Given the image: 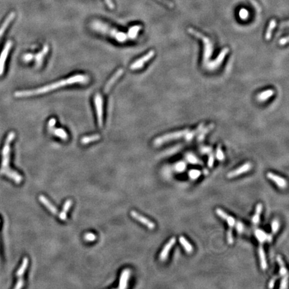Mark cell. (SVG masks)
I'll list each match as a JSON object with an SVG mask.
<instances>
[{
	"label": "cell",
	"instance_id": "obj_1",
	"mask_svg": "<svg viewBox=\"0 0 289 289\" xmlns=\"http://www.w3.org/2000/svg\"><path fill=\"white\" fill-rule=\"evenodd\" d=\"M90 78L88 75L79 74L68 77V78H67L66 79L61 80L60 81L56 82V83L44 86L41 88H38L30 90L18 91V92H16L15 93V96L16 97H28V96H34L37 94H45L50 92V91L53 90H56L61 87H63V86H66V85H70L74 84H87Z\"/></svg>",
	"mask_w": 289,
	"mask_h": 289
},
{
	"label": "cell",
	"instance_id": "obj_2",
	"mask_svg": "<svg viewBox=\"0 0 289 289\" xmlns=\"http://www.w3.org/2000/svg\"><path fill=\"white\" fill-rule=\"evenodd\" d=\"M16 137V134L12 131L9 133L5 141L2 152V163L0 167V175H4L12 180L16 184H20L23 181V176L16 171L12 170L9 165L10 162L11 143Z\"/></svg>",
	"mask_w": 289,
	"mask_h": 289
},
{
	"label": "cell",
	"instance_id": "obj_3",
	"mask_svg": "<svg viewBox=\"0 0 289 289\" xmlns=\"http://www.w3.org/2000/svg\"><path fill=\"white\" fill-rule=\"evenodd\" d=\"M92 28L95 31H97L103 34L111 37L116 41L123 43L129 39L128 36L124 32H120L108 24L103 22L95 20L92 23Z\"/></svg>",
	"mask_w": 289,
	"mask_h": 289
},
{
	"label": "cell",
	"instance_id": "obj_4",
	"mask_svg": "<svg viewBox=\"0 0 289 289\" xmlns=\"http://www.w3.org/2000/svg\"><path fill=\"white\" fill-rule=\"evenodd\" d=\"M188 32L191 34L194 35V36L197 37V38H200L204 42V63H205V62L208 60L209 58L211 56V54H212V51H213V46L212 44L210 42V39L203 34L200 32H197L194 29L190 28L188 29Z\"/></svg>",
	"mask_w": 289,
	"mask_h": 289
},
{
	"label": "cell",
	"instance_id": "obj_5",
	"mask_svg": "<svg viewBox=\"0 0 289 289\" xmlns=\"http://www.w3.org/2000/svg\"><path fill=\"white\" fill-rule=\"evenodd\" d=\"M189 131H190L189 129H185V130H183V131H177V132L165 134V135L157 138L154 141L153 144L155 147L160 146L162 144H163L165 142H168L171 140H174V139H179V138L182 137L183 136H185Z\"/></svg>",
	"mask_w": 289,
	"mask_h": 289
},
{
	"label": "cell",
	"instance_id": "obj_6",
	"mask_svg": "<svg viewBox=\"0 0 289 289\" xmlns=\"http://www.w3.org/2000/svg\"><path fill=\"white\" fill-rule=\"evenodd\" d=\"M29 264V259L28 257H24L23 258L22 262L20 265V268H18V270L16 272V276L18 278L16 285L14 287L15 289H20L23 288L24 285V280H23V275L25 274V272L26 271V270L28 268Z\"/></svg>",
	"mask_w": 289,
	"mask_h": 289
},
{
	"label": "cell",
	"instance_id": "obj_7",
	"mask_svg": "<svg viewBox=\"0 0 289 289\" xmlns=\"http://www.w3.org/2000/svg\"><path fill=\"white\" fill-rule=\"evenodd\" d=\"M94 103L96 110L97 122L100 127L103 126V100L99 93H96L94 97Z\"/></svg>",
	"mask_w": 289,
	"mask_h": 289
},
{
	"label": "cell",
	"instance_id": "obj_8",
	"mask_svg": "<svg viewBox=\"0 0 289 289\" xmlns=\"http://www.w3.org/2000/svg\"><path fill=\"white\" fill-rule=\"evenodd\" d=\"M12 45L13 43L12 41H8L1 53V55H0V76H2L3 73L5 63H6V59L8 56L9 52L12 47Z\"/></svg>",
	"mask_w": 289,
	"mask_h": 289
},
{
	"label": "cell",
	"instance_id": "obj_9",
	"mask_svg": "<svg viewBox=\"0 0 289 289\" xmlns=\"http://www.w3.org/2000/svg\"><path fill=\"white\" fill-rule=\"evenodd\" d=\"M154 54H155V52H154V50L149 51L146 55H144V56L141 58H139V60L134 62V63H133L130 68H131V69L133 70H135L141 68L142 67L144 66V63H146L147 62H148L149 60H151Z\"/></svg>",
	"mask_w": 289,
	"mask_h": 289
},
{
	"label": "cell",
	"instance_id": "obj_10",
	"mask_svg": "<svg viewBox=\"0 0 289 289\" xmlns=\"http://www.w3.org/2000/svg\"><path fill=\"white\" fill-rule=\"evenodd\" d=\"M131 215L132 218L135 219L136 220L139 221V222H141L143 225L147 226L149 229L153 230L155 228V224H154L152 221L147 219V218H145V217H144L140 214H139L138 212H137L136 211L132 210L131 211Z\"/></svg>",
	"mask_w": 289,
	"mask_h": 289
},
{
	"label": "cell",
	"instance_id": "obj_11",
	"mask_svg": "<svg viewBox=\"0 0 289 289\" xmlns=\"http://www.w3.org/2000/svg\"><path fill=\"white\" fill-rule=\"evenodd\" d=\"M252 168V165L251 164V163H250V162L246 163L242 166H240V167L237 168L236 170H234L232 171L229 172L227 174V177L228 178H229V179L236 177L241 174H243V173H244L249 171Z\"/></svg>",
	"mask_w": 289,
	"mask_h": 289
},
{
	"label": "cell",
	"instance_id": "obj_12",
	"mask_svg": "<svg viewBox=\"0 0 289 289\" xmlns=\"http://www.w3.org/2000/svg\"><path fill=\"white\" fill-rule=\"evenodd\" d=\"M176 242V239L175 237L171 238L169 242L165 245V246L163 247V250H161V252L160 254V259L161 261H165L167 260L169 253H170V250L173 248V246L175 244Z\"/></svg>",
	"mask_w": 289,
	"mask_h": 289
},
{
	"label": "cell",
	"instance_id": "obj_13",
	"mask_svg": "<svg viewBox=\"0 0 289 289\" xmlns=\"http://www.w3.org/2000/svg\"><path fill=\"white\" fill-rule=\"evenodd\" d=\"M267 177L269 180H271V181H274L275 184L280 187L281 189H285L287 186V181L284 178L278 176L277 175H275L274 173H271V172H268L266 174Z\"/></svg>",
	"mask_w": 289,
	"mask_h": 289
},
{
	"label": "cell",
	"instance_id": "obj_14",
	"mask_svg": "<svg viewBox=\"0 0 289 289\" xmlns=\"http://www.w3.org/2000/svg\"><path fill=\"white\" fill-rule=\"evenodd\" d=\"M124 72V70L123 68H119L116 71V72L113 74V76L109 79V80L107 82V83L106 84L105 87L104 89V93L105 94H107L109 93V91L110 89H111L112 86L116 83V81L120 78L121 75L123 74Z\"/></svg>",
	"mask_w": 289,
	"mask_h": 289
},
{
	"label": "cell",
	"instance_id": "obj_15",
	"mask_svg": "<svg viewBox=\"0 0 289 289\" xmlns=\"http://www.w3.org/2000/svg\"><path fill=\"white\" fill-rule=\"evenodd\" d=\"M130 275H131V270L129 268H125L123 270L120 276L119 288L124 289L127 288Z\"/></svg>",
	"mask_w": 289,
	"mask_h": 289
},
{
	"label": "cell",
	"instance_id": "obj_16",
	"mask_svg": "<svg viewBox=\"0 0 289 289\" xmlns=\"http://www.w3.org/2000/svg\"><path fill=\"white\" fill-rule=\"evenodd\" d=\"M38 199H39V201L46 207L48 210L50 211L52 214H54V215L58 214V209L56 208V206L54 205H53L50 202V201L47 198V197H46L44 195H40L39 197H38Z\"/></svg>",
	"mask_w": 289,
	"mask_h": 289
},
{
	"label": "cell",
	"instance_id": "obj_17",
	"mask_svg": "<svg viewBox=\"0 0 289 289\" xmlns=\"http://www.w3.org/2000/svg\"><path fill=\"white\" fill-rule=\"evenodd\" d=\"M49 50H50L49 46L46 44L44 45V48H43V49L39 53H38V54H37L35 56V61H36V65L37 68H40V67L42 66L43 61H44V57L48 54V52H49Z\"/></svg>",
	"mask_w": 289,
	"mask_h": 289
},
{
	"label": "cell",
	"instance_id": "obj_18",
	"mask_svg": "<svg viewBox=\"0 0 289 289\" xmlns=\"http://www.w3.org/2000/svg\"><path fill=\"white\" fill-rule=\"evenodd\" d=\"M72 205V201L71 200H67L62 207V210L58 214V218L62 221H66L67 220V213L70 209Z\"/></svg>",
	"mask_w": 289,
	"mask_h": 289
},
{
	"label": "cell",
	"instance_id": "obj_19",
	"mask_svg": "<svg viewBox=\"0 0 289 289\" xmlns=\"http://www.w3.org/2000/svg\"><path fill=\"white\" fill-rule=\"evenodd\" d=\"M258 255H259V258H260V262H261V268L262 271H266L268 268V265L266 262V254H265L264 250L263 248L262 244L258 248Z\"/></svg>",
	"mask_w": 289,
	"mask_h": 289
},
{
	"label": "cell",
	"instance_id": "obj_20",
	"mask_svg": "<svg viewBox=\"0 0 289 289\" xmlns=\"http://www.w3.org/2000/svg\"><path fill=\"white\" fill-rule=\"evenodd\" d=\"M15 16H16V14L14 12H12L9 14L8 16L6 19V20H5L4 22L3 23L2 26H1V28H0V38H1L2 36L3 35L5 31H6L8 26L12 22V20H13L14 18H15Z\"/></svg>",
	"mask_w": 289,
	"mask_h": 289
},
{
	"label": "cell",
	"instance_id": "obj_21",
	"mask_svg": "<svg viewBox=\"0 0 289 289\" xmlns=\"http://www.w3.org/2000/svg\"><path fill=\"white\" fill-rule=\"evenodd\" d=\"M263 210V205L262 204L259 203L257 204L256 207V211H255V214L252 218V223L254 225L256 226L259 224L260 220H261V214L262 213Z\"/></svg>",
	"mask_w": 289,
	"mask_h": 289
},
{
	"label": "cell",
	"instance_id": "obj_22",
	"mask_svg": "<svg viewBox=\"0 0 289 289\" xmlns=\"http://www.w3.org/2000/svg\"><path fill=\"white\" fill-rule=\"evenodd\" d=\"M50 132L52 133L53 134H54L55 136L60 138L61 139H62V140H64V141H66L68 138V134H67L65 130H64L62 128H56V129L54 128Z\"/></svg>",
	"mask_w": 289,
	"mask_h": 289
},
{
	"label": "cell",
	"instance_id": "obj_23",
	"mask_svg": "<svg viewBox=\"0 0 289 289\" xmlns=\"http://www.w3.org/2000/svg\"><path fill=\"white\" fill-rule=\"evenodd\" d=\"M276 261L280 266V271H279V276H285L288 274V271L285 266V262L283 261L282 258L280 255H278L276 257Z\"/></svg>",
	"mask_w": 289,
	"mask_h": 289
},
{
	"label": "cell",
	"instance_id": "obj_24",
	"mask_svg": "<svg viewBox=\"0 0 289 289\" xmlns=\"http://www.w3.org/2000/svg\"><path fill=\"white\" fill-rule=\"evenodd\" d=\"M179 240H180V244L183 246V247H184V248L185 250V251L187 253L190 254V253H191L193 252V250H194V248H193L191 244L184 236L180 237Z\"/></svg>",
	"mask_w": 289,
	"mask_h": 289
},
{
	"label": "cell",
	"instance_id": "obj_25",
	"mask_svg": "<svg viewBox=\"0 0 289 289\" xmlns=\"http://www.w3.org/2000/svg\"><path fill=\"white\" fill-rule=\"evenodd\" d=\"M255 235L260 242L263 244L264 242H268V235L266 234V232L261 230H256L255 232Z\"/></svg>",
	"mask_w": 289,
	"mask_h": 289
},
{
	"label": "cell",
	"instance_id": "obj_26",
	"mask_svg": "<svg viewBox=\"0 0 289 289\" xmlns=\"http://www.w3.org/2000/svg\"><path fill=\"white\" fill-rule=\"evenodd\" d=\"M100 138V135L98 134H93V135H90V136H86V137H84L81 139V143L82 144H89V143H92V142H94V141H98L99 140Z\"/></svg>",
	"mask_w": 289,
	"mask_h": 289
},
{
	"label": "cell",
	"instance_id": "obj_27",
	"mask_svg": "<svg viewBox=\"0 0 289 289\" xmlns=\"http://www.w3.org/2000/svg\"><path fill=\"white\" fill-rule=\"evenodd\" d=\"M141 29V26H133L129 29V33H128V37L129 39H134L138 34V32Z\"/></svg>",
	"mask_w": 289,
	"mask_h": 289
},
{
	"label": "cell",
	"instance_id": "obj_28",
	"mask_svg": "<svg viewBox=\"0 0 289 289\" xmlns=\"http://www.w3.org/2000/svg\"><path fill=\"white\" fill-rule=\"evenodd\" d=\"M276 22L275 20H272L271 22H270L268 27L267 28V30L266 32V40H269L270 39H271V36H272V32L274 29V28L276 27Z\"/></svg>",
	"mask_w": 289,
	"mask_h": 289
},
{
	"label": "cell",
	"instance_id": "obj_29",
	"mask_svg": "<svg viewBox=\"0 0 289 289\" xmlns=\"http://www.w3.org/2000/svg\"><path fill=\"white\" fill-rule=\"evenodd\" d=\"M204 126V123H202L201 124H200V126L197 128V129H195V131H192L191 133H190V131L187 133L186 134H185V139L187 141H190L192 139V138L194 137L196 134L198 133L200 131H201V129H203Z\"/></svg>",
	"mask_w": 289,
	"mask_h": 289
},
{
	"label": "cell",
	"instance_id": "obj_30",
	"mask_svg": "<svg viewBox=\"0 0 289 289\" xmlns=\"http://www.w3.org/2000/svg\"><path fill=\"white\" fill-rule=\"evenodd\" d=\"M273 94H274V90H265L264 92L260 93L258 94V99L260 100L264 101V100H266V99H268V98L271 97V96L272 95H273Z\"/></svg>",
	"mask_w": 289,
	"mask_h": 289
},
{
	"label": "cell",
	"instance_id": "obj_31",
	"mask_svg": "<svg viewBox=\"0 0 289 289\" xmlns=\"http://www.w3.org/2000/svg\"><path fill=\"white\" fill-rule=\"evenodd\" d=\"M214 124H211L210 126H208L207 128L204 129V131H202V133L200 134V136L198 137V138H197V140H198L199 141H203L205 136L206 135V134L208 133V132H210L211 130L214 128Z\"/></svg>",
	"mask_w": 289,
	"mask_h": 289
},
{
	"label": "cell",
	"instance_id": "obj_32",
	"mask_svg": "<svg viewBox=\"0 0 289 289\" xmlns=\"http://www.w3.org/2000/svg\"><path fill=\"white\" fill-rule=\"evenodd\" d=\"M186 159L188 162L193 163V164H202L201 161L197 159L195 155H191V154H189L186 156Z\"/></svg>",
	"mask_w": 289,
	"mask_h": 289
},
{
	"label": "cell",
	"instance_id": "obj_33",
	"mask_svg": "<svg viewBox=\"0 0 289 289\" xmlns=\"http://www.w3.org/2000/svg\"><path fill=\"white\" fill-rule=\"evenodd\" d=\"M279 228H280V222H279V221L277 219L274 220L272 222V234L271 235L273 236V235L276 234L278 232Z\"/></svg>",
	"mask_w": 289,
	"mask_h": 289
},
{
	"label": "cell",
	"instance_id": "obj_34",
	"mask_svg": "<svg viewBox=\"0 0 289 289\" xmlns=\"http://www.w3.org/2000/svg\"><path fill=\"white\" fill-rule=\"evenodd\" d=\"M216 157H217V159H218V160H220V161H224V153H223L222 150H221V144H220L218 146V148H217V150H216Z\"/></svg>",
	"mask_w": 289,
	"mask_h": 289
},
{
	"label": "cell",
	"instance_id": "obj_35",
	"mask_svg": "<svg viewBox=\"0 0 289 289\" xmlns=\"http://www.w3.org/2000/svg\"><path fill=\"white\" fill-rule=\"evenodd\" d=\"M96 239V235L93 233L88 232L84 234V240L86 242H93Z\"/></svg>",
	"mask_w": 289,
	"mask_h": 289
},
{
	"label": "cell",
	"instance_id": "obj_36",
	"mask_svg": "<svg viewBox=\"0 0 289 289\" xmlns=\"http://www.w3.org/2000/svg\"><path fill=\"white\" fill-rule=\"evenodd\" d=\"M224 220L227 221V223H228V224L229 226V228H232L233 229V227L236 225V220L233 218V217L228 215L227 216V218H226Z\"/></svg>",
	"mask_w": 289,
	"mask_h": 289
},
{
	"label": "cell",
	"instance_id": "obj_37",
	"mask_svg": "<svg viewBox=\"0 0 289 289\" xmlns=\"http://www.w3.org/2000/svg\"><path fill=\"white\" fill-rule=\"evenodd\" d=\"M189 175L191 179L195 180L197 179V178H198L200 177V175H201V172L199 170H191L189 173Z\"/></svg>",
	"mask_w": 289,
	"mask_h": 289
},
{
	"label": "cell",
	"instance_id": "obj_38",
	"mask_svg": "<svg viewBox=\"0 0 289 289\" xmlns=\"http://www.w3.org/2000/svg\"><path fill=\"white\" fill-rule=\"evenodd\" d=\"M288 274H286V275L283 276V278L281 281V286L280 288L282 289H285L288 288Z\"/></svg>",
	"mask_w": 289,
	"mask_h": 289
},
{
	"label": "cell",
	"instance_id": "obj_39",
	"mask_svg": "<svg viewBox=\"0 0 289 289\" xmlns=\"http://www.w3.org/2000/svg\"><path fill=\"white\" fill-rule=\"evenodd\" d=\"M227 239L228 242L230 244H232L234 242V238H233V233H232V228H229L227 232Z\"/></svg>",
	"mask_w": 289,
	"mask_h": 289
},
{
	"label": "cell",
	"instance_id": "obj_40",
	"mask_svg": "<svg viewBox=\"0 0 289 289\" xmlns=\"http://www.w3.org/2000/svg\"><path fill=\"white\" fill-rule=\"evenodd\" d=\"M239 16L241 19H242V20H246V19H247L248 17V12L244 8L241 9L239 12Z\"/></svg>",
	"mask_w": 289,
	"mask_h": 289
},
{
	"label": "cell",
	"instance_id": "obj_41",
	"mask_svg": "<svg viewBox=\"0 0 289 289\" xmlns=\"http://www.w3.org/2000/svg\"><path fill=\"white\" fill-rule=\"evenodd\" d=\"M56 123V120L54 118H52L51 119H50V120L48 121V130H49L50 131H51L54 128Z\"/></svg>",
	"mask_w": 289,
	"mask_h": 289
},
{
	"label": "cell",
	"instance_id": "obj_42",
	"mask_svg": "<svg viewBox=\"0 0 289 289\" xmlns=\"http://www.w3.org/2000/svg\"><path fill=\"white\" fill-rule=\"evenodd\" d=\"M185 163H184V162L178 163L176 165V166H175L176 171H179V172L183 171L185 170Z\"/></svg>",
	"mask_w": 289,
	"mask_h": 289
},
{
	"label": "cell",
	"instance_id": "obj_43",
	"mask_svg": "<svg viewBox=\"0 0 289 289\" xmlns=\"http://www.w3.org/2000/svg\"><path fill=\"white\" fill-rule=\"evenodd\" d=\"M157 1L161 2L163 4H164L165 6H167L168 8H174V4H173V2L169 1V0H157Z\"/></svg>",
	"mask_w": 289,
	"mask_h": 289
},
{
	"label": "cell",
	"instance_id": "obj_44",
	"mask_svg": "<svg viewBox=\"0 0 289 289\" xmlns=\"http://www.w3.org/2000/svg\"><path fill=\"white\" fill-rule=\"evenodd\" d=\"M214 155L213 153H210V156H209V159H208V167H210V168L212 167L213 165H214Z\"/></svg>",
	"mask_w": 289,
	"mask_h": 289
},
{
	"label": "cell",
	"instance_id": "obj_45",
	"mask_svg": "<svg viewBox=\"0 0 289 289\" xmlns=\"http://www.w3.org/2000/svg\"><path fill=\"white\" fill-rule=\"evenodd\" d=\"M250 3L252 4V6H254V8L256 9L258 12H261V6H260V5H259V3H258V2L256 1V0H250Z\"/></svg>",
	"mask_w": 289,
	"mask_h": 289
},
{
	"label": "cell",
	"instance_id": "obj_46",
	"mask_svg": "<svg viewBox=\"0 0 289 289\" xmlns=\"http://www.w3.org/2000/svg\"><path fill=\"white\" fill-rule=\"evenodd\" d=\"M279 277H280V276H274L271 281H270L269 282V285H268V288H272L274 286V283H275L276 281L277 280V278H278Z\"/></svg>",
	"mask_w": 289,
	"mask_h": 289
},
{
	"label": "cell",
	"instance_id": "obj_47",
	"mask_svg": "<svg viewBox=\"0 0 289 289\" xmlns=\"http://www.w3.org/2000/svg\"><path fill=\"white\" fill-rule=\"evenodd\" d=\"M33 58V56L32 54H27L23 56V60L25 62H30L32 60Z\"/></svg>",
	"mask_w": 289,
	"mask_h": 289
},
{
	"label": "cell",
	"instance_id": "obj_48",
	"mask_svg": "<svg viewBox=\"0 0 289 289\" xmlns=\"http://www.w3.org/2000/svg\"><path fill=\"white\" fill-rule=\"evenodd\" d=\"M201 152L202 153H209L211 152V148L208 147H202L201 148Z\"/></svg>",
	"mask_w": 289,
	"mask_h": 289
},
{
	"label": "cell",
	"instance_id": "obj_49",
	"mask_svg": "<svg viewBox=\"0 0 289 289\" xmlns=\"http://www.w3.org/2000/svg\"><path fill=\"white\" fill-rule=\"evenodd\" d=\"M105 2L107 3V6L109 7V9H113L114 8V4L113 2V0H105Z\"/></svg>",
	"mask_w": 289,
	"mask_h": 289
},
{
	"label": "cell",
	"instance_id": "obj_50",
	"mask_svg": "<svg viewBox=\"0 0 289 289\" xmlns=\"http://www.w3.org/2000/svg\"><path fill=\"white\" fill-rule=\"evenodd\" d=\"M236 228H237V230H238V232H242L243 230H244V226L242 223H240V222H238L237 224H236Z\"/></svg>",
	"mask_w": 289,
	"mask_h": 289
},
{
	"label": "cell",
	"instance_id": "obj_51",
	"mask_svg": "<svg viewBox=\"0 0 289 289\" xmlns=\"http://www.w3.org/2000/svg\"><path fill=\"white\" fill-rule=\"evenodd\" d=\"M288 38L286 37V38H282V40H280V44L281 45H284V44H286V43L288 42Z\"/></svg>",
	"mask_w": 289,
	"mask_h": 289
}]
</instances>
